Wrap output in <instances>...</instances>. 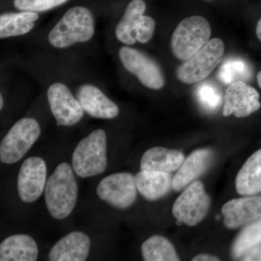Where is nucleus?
I'll use <instances>...</instances> for the list:
<instances>
[{
  "instance_id": "nucleus-1",
  "label": "nucleus",
  "mask_w": 261,
  "mask_h": 261,
  "mask_svg": "<svg viewBox=\"0 0 261 261\" xmlns=\"http://www.w3.org/2000/svg\"><path fill=\"white\" fill-rule=\"evenodd\" d=\"M46 205L54 219H64L74 209L78 199V185L73 168L63 163L48 178L44 189Z\"/></svg>"
},
{
  "instance_id": "nucleus-2",
  "label": "nucleus",
  "mask_w": 261,
  "mask_h": 261,
  "mask_svg": "<svg viewBox=\"0 0 261 261\" xmlns=\"http://www.w3.org/2000/svg\"><path fill=\"white\" fill-rule=\"evenodd\" d=\"M94 20L88 8L73 7L63 15L51 29L48 41L53 47L63 49L93 37Z\"/></svg>"
},
{
  "instance_id": "nucleus-3",
  "label": "nucleus",
  "mask_w": 261,
  "mask_h": 261,
  "mask_svg": "<svg viewBox=\"0 0 261 261\" xmlns=\"http://www.w3.org/2000/svg\"><path fill=\"white\" fill-rule=\"evenodd\" d=\"M72 164L81 178L101 174L107 168V136L104 130L97 129L83 139L75 147Z\"/></svg>"
},
{
  "instance_id": "nucleus-4",
  "label": "nucleus",
  "mask_w": 261,
  "mask_h": 261,
  "mask_svg": "<svg viewBox=\"0 0 261 261\" xmlns=\"http://www.w3.org/2000/svg\"><path fill=\"white\" fill-rule=\"evenodd\" d=\"M224 51L222 39H210L200 50L176 68V78L185 84L200 83L219 66L223 61Z\"/></svg>"
},
{
  "instance_id": "nucleus-5",
  "label": "nucleus",
  "mask_w": 261,
  "mask_h": 261,
  "mask_svg": "<svg viewBox=\"0 0 261 261\" xmlns=\"http://www.w3.org/2000/svg\"><path fill=\"white\" fill-rule=\"evenodd\" d=\"M211 37V27L207 19L199 15L183 19L171 36L173 56L180 61H186L200 50Z\"/></svg>"
},
{
  "instance_id": "nucleus-6",
  "label": "nucleus",
  "mask_w": 261,
  "mask_h": 261,
  "mask_svg": "<svg viewBox=\"0 0 261 261\" xmlns=\"http://www.w3.org/2000/svg\"><path fill=\"white\" fill-rule=\"evenodd\" d=\"M41 134L39 123L24 118L13 125L0 145V160L6 164L18 162L32 148Z\"/></svg>"
},
{
  "instance_id": "nucleus-7",
  "label": "nucleus",
  "mask_w": 261,
  "mask_h": 261,
  "mask_svg": "<svg viewBox=\"0 0 261 261\" xmlns=\"http://www.w3.org/2000/svg\"><path fill=\"white\" fill-rule=\"evenodd\" d=\"M210 205V197L202 182L194 181L175 201L172 213L178 222L194 226L205 217Z\"/></svg>"
},
{
  "instance_id": "nucleus-8",
  "label": "nucleus",
  "mask_w": 261,
  "mask_h": 261,
  "mask_svg": "<svg viewBox=\"0 0 261 261\" xmlns=\"http://www.w3.org/2000/svg\"><path fill=\"white\" fill-rule=\"evenodd\" d=\"M119 58L123 67L142 85L154 90L164 87L166 80L161 66L145 53L125 46L119 50Z\"/></svg>"
},
{
  "instance_id": "nucleus-9",
  "label": "nucleus",
  "mask_w": 261,
  "mask_h": 261,
  "mask_svg": "<svg viewBox=\"0 0 261 261\" xmlns=\"http://www.w3.org/2000/svg\"><path fill=\"white\" fill-rule=\"evenodd\" d=\"M137 188L135 176L129 173H117L103 178L97 187L101 200L118 209H126L135 203Z\"/></svg>"
},
{
  "instance_id": "nucleus-10",
  "label": "nucleus",
  "mask_w": 261,
  "mask_h": 261,
  "mask_svg": "<svg viewBox=\"0 0 261 261\" xmlns=\"http://www.w3.org/2000/svg\"><path fill=\"white\" fill-rule=\"evenodd\" d=\"M47 99L51 113L59 126H73L83 118V108L64 84H51L48 89Z\"/></svg>"
},
{
  "instance_id": "nucleus-11",
  "label": "nucleus",
  "mask_w": 261,
  "mask_h": 261,
  "mask_svg": "<svg viewBox=\"0 0 261 261\" xmlns=\"http://www.w3.org/2000/svg\"><path fill=\"white\" fill-rule=\"evenodd\" d=\"M47 183V166L44 160L31 157L21 165L18 178V195L24 202H35L40 197Z\"/></svg>"
},
{
  "instance_id": "nucleus-12",
  "label": "nucleus",
  "mask_w": 261,
  "mask_h": 261,
  "mask_svg": "<svg viewBox=\"0 0 261 261\" xmlns=\"http://www.w3.org/2000/svg\"><path fill=\"white\" fill-rule=\"evenodd\" d=\"M260 94L246 82H234L225 91L223 116L233 115L236 118H245L256 112L260 108Z\"/></svg>"
},
{
  "instance_id": "nucleus-13",
  "label": "nucleus",
  "mask_w": 261,
  "mask_h": 261,
  "mask_svg": "<svg viewBox=\"0 0 261 261\" xmlns=\"http://www.w3.org/2000/svg\"><path fill=\"white\" fill-rule=\"evenodd\" d=\"M225 226L236 228L261 219V196L250 195L228 201L221 209Z\"/></svg>"
},
{
  "instance_id": "nucleus-14",
  "label": "nucleus",
  "mask_w": 261,
  "mask_h": 261,
  "mask_svg": "<svg viewBox=\"0 0 261 261\" xmlns=\"http://www.w3.org/2000/svg\"><path fill=\"white\" fill-rule=\"evenodd\" d=\"M76 98L89 116L100 119H113L119 114L118 106L92 84H83L76 92Z\"/></svg>"
},
{
  "instance_id": "nucleus-15",
  "label": "nucleus",
  "mask_w": 261,
  "mask_h": 261,
  "mask_svg": "<svg viewBox=\"0 0 261 261\" xmlns=\"http://www.w3.org/2000/svg\"><path fill=\"white\" fill-rule=\"evenodd\" d=\"M91 242L82 231H73L65 235L51 247L50 261H84L88 257Z\"/></svg>"
},
{
  "instance_id": "nucleus-16",
  "label": "nucleus",
  "mask_w": 261,
  "mask_h": 261,
  "mask_svg": "<svg viewBox=\"0 0 261 261\" xmlns=\"http://www.w3.org/2000/svg\"><path fill=\"white\" fill-rule=\"evenodd\" d=\"M211 149H197L192 152L178 168L173 178V190L179 192L205 172L213 161Z\"/></svg>"
},
{
  "instance_id": "nucleus-17",
  "label": "nucleus",
  "mask_w": 261,
  "mask_h": 261,
  "mask_svg": "<svg viewBox=\"0 0 261 261\" xmlns=\"http://www.w3.org/2000/svg\"><path fill=\"white\" fill-rule=\"evenodd\" d=\"M171 173L141 170L135 176L137 190L149 201H156L165 197L173 189Z\"/></svg>"
},
{
  "instance_id": "nucleus-18",
  "label": "nucleus",
  "mask_w": 261,
  "mask_h": 261,
  "mask_svg": "<svg viewBox=\"0 0 261 261\" xmlns=\"http://www.w3.org/2000/svg\"><path fill=\"white\" fill-rule=\"evenodd\" d=\"M38 255L37 244L29 235H13L0 245L1 261H35Z\"/></svg>"
},
{
  "instance_id": "nucleus-19",
  "label": "nucleus",
  "mask_w": 261,
  "mask_h": 261,
  "mask_svg": "<svg viewBox=\"0 0 261 261\" xmlns=\"http://www.w3.org/2000/svg\"><path fill=\"white\" fill-rule=\"evenodd\" d=\"M185 161L180 151L165 147H152L146 151L141 159V170L171 173L177 171Z\"/></svg>"
},
{
  "instance_id": "nucleus-20",
  "label": "nucleus",
  "mask_w": 261,
  "mask_h": 261,
  "mask_svg": "<svg viewBox=\"0 0 261 261\" xmlns=\"http://www.w3.org/2000/svg\"><path fill=\"white\" fill-rule=\"evenodd\" d=\"M236 190L240 195H255L261 192V149L247 160L236 178Z\"/></svg>"
},
{
  "instance_id": "nucleus-21",
  "label": "nucleus",
  "mask_w": 261,
  "mask_h": 261,
  "mask_svg": "<svg viewBox=\"0 0 261 261\" xmlns=\"http://www.w3.org/2000/svg\"><path fill=\"white\" fill-rule=\"evenodd\" d=\"M145 10L143 0L130 2L116 27V37L118 41L126 45H133L137 42V30Z\"/></svg>"
},
{
  "instance_id": "nucleus-22",
  "label": "nucleus",
  "mask_w": 261,
  "mask_h": 261,
  "mask_svg": "<svg viewBox=\"0 0 261 261\" xmlns=\"http://www.w3.org/2000/svg\"><path fill=\"white\" fill-rule=\"evenodd\" d=\"M39 15L35 12L3 13L0 16V38L5 39L27 34L35 27Z\"/></svg>"
},
{
  "instance_id": "nucleus-23",
  "label": "nucleus",
  "mask_w": 261,
  "mask_h": 261,
  "mask_svg": "<svg viewBox=\"0 0 261 261\" xmlns=\"http://www.w3.org/2000/svg\"><path fill=\"white\" fill-rule=\"evenodd\" d=\"M218 80L224 85L234 82H247L253 76L252 65L240 57L231 56L221 61L217 74Z\"/></svg>"
},
{
  "instance_id": "nucleus-24",
  "label": "nucleus",
  "mask_w": 261,
  "mask_h": 261,
  "mask_svg": "<svg viewBox=\"0 0 261 261\" xmlns=\"http://www.w3.org/2000/svg\"><path fill=\"white\" fill-rule=\"evenodd\" d=\"M142 255L146 261L179 260L172 244L167 239L154 235L142 244Z\"/></svg>"
},
{
  "instance_id": "nucleus-25",
  "label": "nucleus",
  "mask_w": 261,
  "mask_h": 261,
  "mask_svg": "<svg viewBox=\"0 0 261 261\" xmlns=\"http://www.w3.org/2000/svg\"><path fill=\"white\" fill-rule=\"evenodd\" d=\"M195 96L200 107L208 113L217 111L224 100L219 86L211 81H202L195 89Z\"/></svg>"
},
{
  "instance_id": "nucleus-26",
  "label": "nucleus",
  "mask_w": 261,
  "mask_h": 261,
  "mask_svg": "<svg viewBox=\"0 0 261 261\" xmlns=\"http://www.w3.org/2000/svg\"><path fill=\"white\" fill-rule=\"evenodd\" d=\"M261 244V219L250 223L235 240L231 248L233 257L240 258L252 247Z\"/></svg>"
},
{
  "instance_id": "nucleus-27",
  "label": "nucleus",
  "mask_w": 261,
  "mask_h": 261,
  "mask_svg": "<svg viewBox=\"0 0 261 261\" xmlns=\"http://www.w3.org/2000/svg\"><path fill=\"white\" fill-rule=\"evenodd\" d=\"M68 0H14L15 8L21 11L44 12L64 4Z\"/></svg>"
},
{
  "instance_id": "nucleus-28",
  "label": "nucleus",
  "mask_w": 261,
  "mask_h": 261,
  "mask_svg": "<svg viewBox=\"0 0 261 261\" xmlns=\"http://www.w3.org/2000/svg\"><path fill=\"white\" fill-rule=\"evenodd\" d=\"M155 29V21L152 17L144 15L141 19L137 30V41L141 44H145L151 40Z\"/></svg>"
},
{
  "instance_id": "nucleus-29",
  "label": "nucleus",
  "mask_w": 261,
  "mask_h": 261,
  "mask_svg": "<svg viewBox=\"0 0 261 261\" xmlns=\"http://www.w3.org/2000/svg\"><path fill=\"white\" fill-rule=\"evenodd\" d=\"M243 260H261V244L252 247L242 257Z\"/></svg>"
},
{
  "instance_id": "nucleus-30",
  "label": "nucleus",
  "mask_w": 261,
  "mask_h": 261,
  "mask_svg": "<svg viewBox=\"0 0 261 261\" xmlns=\"http://www.w3.org/2000/svg\"><path fill=\"white\" fill-rule=\"evenodd\" d=\"M192 261H218L219 258L218 257L213 256L208 254H200L194 257Z\"/></svg>"
},
{
  "instance_id": "nucleus-31",
  "label": "nucleus",
  "mask_w": 261,
  "mask_h": 261,
  "mask_svg": "<svg viewBox=\"0 0 261 261\" xmlns=\"http://www.w3.org/2000/svg\"><path fill=\"white\" fill-rule=\"evenodd\" d=\"M256 35L257 39L261 42V18L257 22L256 25Z\"/></svg>"
},
{
  "instance_id": "nucleus-32",
  "label": "nucleus",
  "mask_w": 261,
  "mask_h": 261,
  "mask_svg": "<svg viewBox=\"0 0 261 261\" xmlns=\"http://www.w3.org/2000/svg\"><path fill=\"white\" fill-rule=\"evenodd\" d=\"M257 82L258 84L259 87L261 89V70L257 73Z\"/></svg>"
},
{
  "instance_id": "nucleus-33",
  "label": "nucleus",
  "mask_w": 261,
  "mask_h": 261,
  "mask_svg": "<svg viewBox=\"0 0 261 261\" xmlns=\"http://www.w3.org/2000/svg\"><path fill=\"white\" fill-rule=\"evenodd\" d=\"M3 105H4V100H3V95H0V109H3Z\"/></svg>"
},
{
  "instance_id": "nucleus-34",
  "label": "nucleus",
  "mask_w": 261,
  "mask_h": 261,
  "mask_svg": "<svg viewBox=\"0 0 261 261\" xmlns=\"http://www.w3.org/2000/svg\"><path fill=\"white\" fill-rule=\"evenodd\" d=\"M206 1H210V0H206Z\"/></svg>"
}]
</instances>
